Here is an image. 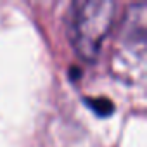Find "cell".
Listing matches in <instances>:
<instances>
[{"instance_id": "6da1fadb", "label": "cell", "mask_w": 147, "mask_h": 147, "mask_svg": "<svg viewBox=\"0 0 147 147\" xmlns=\"http://www.w3.org/2000/svg\"><path fill=\"white\" fill-rule=\"evenodd\" d=\"M111 0H80L71 5V43L85 61H95L114 21Z\"/></svg>"}, {"instance_id": "7a4b0ae2", "label": "cell", "mask_w": 147, "mask_h": 147, "mask_svg": "<svg viewBox=\"0 0 147 147\" xmlns=\"http://www.w3.org/2000/svg\"><path fill=\"white\" fill-rule=\"evenodd\" d=\"M85 104H87L90 109H94L99 116H109V114H113V111H114V104H113L109 99H106V97L85 99Z\"/></svg>"}]
</instances>
